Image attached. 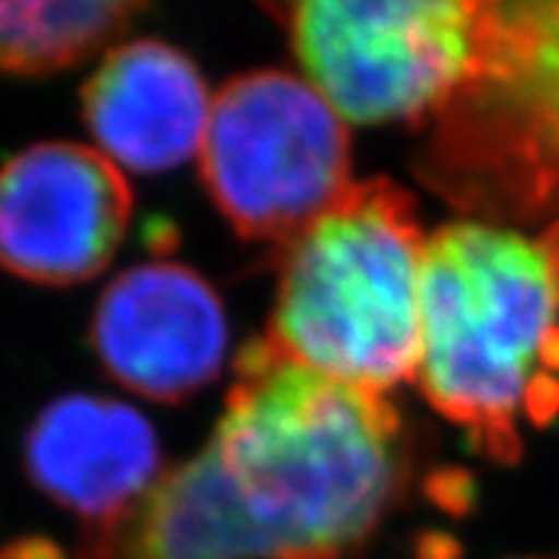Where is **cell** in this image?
I'll return each instance as SVG.
<instances>
[{
    "mask_svg": "<svg viewBox=\"0 0 559 559\" xmlns=\"http://www.w3.org/2000/svg\"><path fill=\"white\" fill-rule=\"evenodd\" d=\"M209 449L265 559H348L403 483L394 405L288 360L269 340L237 357V383Z\"/></svg>",
    "mask_w": 559,
    "mask_h": 559,
    "instance_id": "cell-1",
    "label": "cell"
},
{
    "mask_svg": "<svg viewBox=\"0 0 559 559\" xmlns=\"http://www.w3.org/2000/svg\"><path fill=\"white\" fill-rule=\"evenodd\" d=\"M483 456L511 463L559 414V280L539 240L460 221L428 237L417 374Z\"/></svg>",
    "mask_w": 559,
    "mask_h": 559,
    "instance_id": "cell-2",
    "label": "cell"
},
{
    "mask_svg": "<svg viewBox=\"0 0 559 559\" xmlns=\"http://www.w3.org/2000/svg\"><path fill=\"white\" fill-rule=\"evenodd\" d=\"M426 246L403 186L354 183L283 249L265 340L317 374L385 397L417 374Z\"/></svg>",
    "mask_w": 559,
    "mask_h": 559,
    "instance_id": "cell-3",
    "label": "cell"
},
{
    "mask_svg": "<svg viewBox=\"0 0 559 559\" xmlns=\"http://www.w3.org/2000/svg\"><path fill=\"white\" fill-rule=\"evenodd\" d=\"M497 3L306 0L286 7L306 81L352 123L419 120L486 74Z\"/></svg>",
    "mask_w": 559,
    "mask_h": 559,
    "instance_id": "cell-4",
    "label": "cell"
},
{
    "mask_svg": "<svg viewBox=\"0 0 559 559\" xmlns=\"http://www.w3.org/2000/svg\"><path fill=\"white\" fill-rule=\"evenodd\" d=\"M200 166L240 235L283 246L354 189L346 120L306 78L280 69L246 72L214 95Z\"/></svg>",
    "mask_w": 559,
    "mask_h": 559,
    "instance_id": "cell-5",
    "label": "cell"
},
{
    "mask_svg": "<svg viewBox=\"0 0 559 559\" xmlns=\"http://www.w3.org/2000/svg\"><path fill=\"white\" fill-rule=\"evenodd\" d=\"M123 171L95 146L49 140L0 169V265L44 286L104 272L132 221Z\"/></svg>",
    "mask_w": 559,
    "mask_h": 559,
    "instance_id": "cell-6",
    "label": "cell"
},
{
    "mask_svg": "<svg viewBox=\"0 0 559 559\" xmlns=\"http://www.w3.org/2000/svg\"><path fill=\"white\" fill-rule=\"evenodd\" d=\"M95 352L120 385L175 403L221 374L228 323L221 297L194 269L152 260L111 280L92 320Z\"/></svg>",
    "mask_w": 559,
    "mask_h": 559,
    "instance_id": "cell-7",
    "label": "cell"
},
{
    "mask_svg": "<svg viewBox=\"0 0 559 559\" xmlns=\"http://www.w3.org/2000/svg\"><path fill=\"white\" fill-rule=\"evenodd\" d=\"M26 468L40 491L88 528L123 520L160 483L163 451L148 417L123 400L67 394L37 414Z\"/></svg>",
    "mask_w": 559,
    "mask_h": 559,
    "instance_id": "cell-8",
    "label": "cell"
},
{
    "mask_svg": "<svg viewBox=\"0 0 559 559\" xmlns=\"http://www.w3.org/2000/svg\"><path fill=\"white\" fill-rule=\"evenodd\" d=\"M212 104L192 58L152 37L109 49L81 97L97 152L134 175H163L200 157Z\"/></svg>",
    "mask_w": 559,
    "mask_h": 559,
    "instance_id": "cell-9",
    "label": "cell"
},
{
    "mask_svg": "<svg viewBox=\"0 0 559 559\" xmlns=\"http://www.w3.org/2000/svg\"><path fill=\"white\" fill-rule=\"evenodd\" d=\"M78 559H265V548L206 445L123 520L88 528Z\"/></svg>",
    "mask_w": 559,
    "mask_h": 559,
    "instance_id": "cell-10",
    "label": "cell"
},
{
    "mask_svg": "<svg viewBox=\"0 0 559 559\" xmlns=\"http://www.w3.org/2000/svg\"><path fill=\"white\" fill-rule=\"evenodd\" d=\"M483 81L520 86L525 152L548 180H559V3H497Z\"/></svg>",
    "mask_w": 559,
    "mask_h": 559,
    "instance_id": "cell-11",
    "label": "cell"
},
{
    "mask_svg": "<svg viewBox=\"0 0 559 559\" xmlns=\"http://www.w3.org/2000/svg\"><path fill=\"white\" fill-rule=\"evenodd\" d=\"M140 12L118 0L0 3V72L44 74L100 52Z\"/></svg>",
    "mask_w": 559,
    "mask_h": 559,
    "instance_id": "cell-12",
    "label": "cell"
},
{
    "mask_svg": "<svg viewBox=\"0 0 559 559\" xmlns=\"http://www.w3.org/2000/svg\"><path fill=\"white\" fill-rule=\"evenodd\" d=\"M0 559H58V554L52 551V545L23 543V545H12L9 551L0 554Z\"/></svg>",
    "mask_w": 559,
    "mask_h": 559,
    "instance_id": "cell-13",
    "label": "cell"
},
{
    "mask_svg": "<svg viewBox=\"0 0 559 559\" xmlns=\"http://www.w3.org/2000/svg\"><path fill=\"white\" fill-rule=\"evenodd\" d=\"M539 243H543L545 251H548V258H551L554 272H557V280H559V221L554 223L543 237H539Z\"/></svg>",
    "mask_w": 559,
    "mask_h": 559,
    "instance_id": "cell-14",
    "label": "cell"
}]
</instances>
